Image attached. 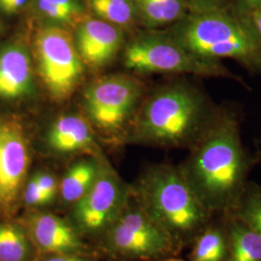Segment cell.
I'll use <instances>...</instances> for the list:
<instances>
[{
	"instance_id": "5bb4252c",
	"label": "cell",
	"mask_w": 261,
	"mask_h": 261,
	"mask_svg": "<svg viewBox=\"0 0 261 261\" xmlns=\"http://www.w3.org/2000/svg\"><path fill=\"white\" fill-rule=\"evenodd\" d=\"M47 143L58 154L75 153L93 146V133L84 117L65 115L53 124L47 134Z\"/></svg>"
},
{
	"instance_id": "7a4b0ae2",
	"label": "cell",
	"mask_w": 261,
	"mask_h": 261,
	"mask_svg": "<svg viewBox=\"0 0 261 261\" xmlns=\"http://www.w3.org/2000/svg\"><path fill=\"white\" fill-rule=\"evenodd\" d=\"M222 112L206 92L192 84L165 85L143 105L136 138L150 145L192 149L214 126Z\"/></svg>"
},
{
	"instance_id": "d4e9b609",
	"label": "cell",
	"mask_w": 261,
	"mask_h": 261,
	"mask_svg": "<svg viewBox=\"0 0 261 261\" xmlns=\"http://www.w3.org/2000/svg\"><path fill=\"white\" fill-rule=\"evenodd\" d=\"M250 25L252 28L261 55V5L252 11L250 16Z\"/></svg>"
},
{
	"instance_id": "8992f818",
	"label": "cell",
	"mask_w": 261,
	"mask_h": 261,
	"mask_svg": "<svg viewBox=\"0 0 261 261\" xmlns=\"http://www.w3.org/2000/svg\"><path fill=\"white\" fill-rule=\"evenodd\" d=\"M101 236L103 250L127 259L156 260L176 256L181 251L133 196L121 214Z\"/></svg>"
},
{
	"instance_id": "ba28073f",
	"label": "cell",
	"mask_w": 261,
	"mask_h": 261,
	"mask_svg": "<svg viewBox=\"0 0 261 261\" xmlns=\"http://www.w3.org/2000/svg\"><path fill=\"white\" fill-rule=\"evenodd\" d=\"M132 191L108 166L100 165L93 185L72 206L71 222L83 235H101L121 214Z\"/></svg>"
},
{
	"instance_id": "83f0119b",
	"label": "cell",
	"mask_w": 261,
	"mask_h": 261,
	"mask_svg": "<svg viewBox=\"0 0 261 261\" xmlns=\"http://www.w3.org/2000/svg\"><path fill=\"white\" fill-rule=\"evenodd\" d=\"M25 3V0H7V7H6V12H15L19 10L20 7L23 6Z\"/></svg>"
},
{
	"instance_id": "7402d4cb",
	"label": "cell",
	"mask_w": 261,
	"mask_h": 261,
	"mask_svg": "<svg viewBox=\"0 0 261 261\" xmlns=\"http://www.w3.org/2000/svg\"><path fill=\"white\" fill-rule=\"evenodd\" d=\"M20 199L22 203L29 208H38L50 203L49 199L40 189L34 176L30 178L23 187Z\"/></svg>"
},
{
	"instance_id": "ac0fdd59",
	"label": "cell",
	"mask_w": 261,
	"mask_h": 261,
	"mask_svg": "<svg viewBox=\"0 0 261 261\" xmlns=\"http://www.w3.org/2000/svg\"><path fill=\"white\" fill-rule=\"evenodd\" d=\"M99 168L100 165L93 160H82L68 169L58 189L64 204L74 205L89 191Z\"/></svg>"
},
{
	"instance_id": "cb8c5ba5",
	"label": "cell",
	"mask_w": 261,
	"mask_h": 261,
	"mask_svg": "<svg viewBox=\"0 0 261 261\" xmlns=\"http://www.w3.org/2000/svg\"><path fill=\"white\" fill-rule=\"evenodd\" d=\"M33 176L36 179L38 185L42 190V192L51 202L56 198V195L58 193V189H59V184L56 178L51 173L46 172V171H40L36 174H34Z\"/></svg>"
},
{
	"instance_id": "484cf974",
	"label": "cell",
	"mask_w": 261,
	"mask_h": 261,
	"mask_svg": "<svg viewBox=\"0 0 261 261\" xmlns=\"http://www.w3.org/2000/svg\"><path fill=\"white\" fill-rule=\"evenodd\" d=\"M36 261H91L83 254H47L40 255Z\"/></svg>"
},
{
	"instance_id": "6da1fadb",
	"label": "cell",
	"mask_w": 261,
	"mask_h": 261,
	"mask_svg": "<svg viewBox=\"0 0 261 261\" xmlns=\"http://www.w3.org/2000/svg\"><path fill=\"white\" fill-rule=\"evenodd\" d=\"M190 150L179 169L196 196L214 215L231 213L257 162L243 144L236 115L223 110L214 126Z\"/></svg>"
},
{
	"instance_id": "7c38bea8",
	"label": "cell",
	"mask_w": 261,
	"mask_h": 261,
	"mask_svg": "<svg viewBox=\"0 0 261 261\" xmlns=\"http://www.w3.org/2000/svg\"><path fill=\"white\" fill-rule=\"evenodd\" d=\"M123 41L118 28L99 19L84 21L76 32L75 46L84 63L99 67L117 54Z\"/></svg>"
},
{
	"instance_id": "ffe728a7",
	"label": "cell",
	"mask_w": 261,
	"mask_h": 261,
	"mask_svg": "<svg viewBox=\"0 0 261 261\" xmlns=\"http://www.w3.org/2000/svg\"><path fill=\"white\" fill-rule=\"evenodd\" d=\"M136 3L150 25L173 22L183 14L182 0H136Z\"/></svg>"
},
{
	"instance_id": "3957f363",
	"label": "cell",
	"mask_w": 261,
	"mask_h": 261,
	"mask_svg": "<svg viewBox=\"0 0 261 261\" xmlns=\"http://www.w3.org/2000/svg\"><path fill=\"white\" fill-rule=\"evenodd\" d=\"M132 196L181 250L191 246L216 216L201 203L179 168L169 165L148 168Z\"/></svg>"
},
{
	"instance_id": "9a60e30c",
	"label": "cell",
	"mask_w": 261,
	"mask_h": 261,
	"mask_svg": "<svg viewBox=\"0 0 261 261\" xmlns=\"http://www.w3.org/2000/svg\"><path fill=\"white\" fill-rule=\"evenodd\" d=\"M191 246L189 261H229V242L224 215H216Z\"/></svg>"
},
{
	"instance_id": "4fadbf2b",
	"label": "cell",
	"mask_w": 261,
	"mask_h": 261,
	"mask_svg": "<svg viewBox=\"0 0 261 261\" xmlns=\"http://www.w3.org/2000/svg\"><path fill=\"white\" fill-rule=\"evenodd\" d=\"M32 63L28 50L10 45L0 51V98L18 99L31 92Z\"/></svg>"
},
{
	"instance_id": "52a82bcc",
	"label": "cell",
	"mask_w": 261,
	"mask_h": 261,
	"mask_svg": "<svg viewBox=\"0 0 261 261\" xmlns=\"http://www.w3.org/2000/svg\"><path fill=\"white\" fill-rule=\"evenodd\" d=\"M35 46L39 74L48 92L58 101L66 100L84 73V61L71 33L63 28H43Z\"/></svg>"
},
{
	"instance_id": "1f68e13d",
	"label": "cell",
	"mask_w": 261,
	"mask_h": 261,
	"mask_svg": "<svg viewBox=\"0 0 261 261\" xmlns=\"http://www.w3.org/2000/svg\"><path fill=\"white\" fill-rule=\"evenodd\" d=\"M256 158H257V162L261 163V151L258 150L257 153H256Z\"/></svg>"
},
{
	"instance_id": "603a6c76",
	"label": "cell",
	"mask_w": 261,
	"mask_h": 261,
	"mask_svg": "<svg viewBox=\"0 0 261 261\" xmlns=\"http://www.w3.org/2000/svg\"><path fill=\"white\" fill-rule=\"evenodd\" d=\"M38 6L40 10L46 14L48 18L56 19L57 21L63 22V23H75L79 21L83 17H80L74 14L71 11L61 8L59 6H56L55 4H51L45 0H39Z\"/></svg>"
},
{
	"instance_id": "9c48e42d",
	"label": "cell",
	"mask_w": 261,
	"mask_h": 261,
	"mask_svg": "<svg viewBox=\"0 0 261 261\" xmlns=\"http://www.w3.org/2000/svg\"><path fill=\"white\" fill-rule=\"evenodd\" d=\"M30 164L25 133L18 122H0V212L10 216L19 203Z\"/></svg>"
},
{
	"instance_id": "5b68a950",
	"label": "cell",
	"mask_w": 261,
	"mask_h": 261,
	"mask_svg": "<svg viewBox=\"0 0 261 261\" xmlns=\"http://www.w3.org/2000/svg\"><path fill=\"white\" fill-rule=\"evenodd\" d=\"M124 63L128 69L139 73L229 79L246 86L242 79L222 62L194 55L172 36L152 33L137 38L126 47Z\"/></svg>"
},
{
	"instance_id": "d6a6232c",
	"label": "cell",
	"mask_w": 261,
	"mask_h": 261,
	"mask_svg": "<svg viewBox=\"0 0 261 261\" xmlns=\"http://www.w3.org/2000/svg\"><path fill=\"white\" fill-rule=\"evenodd\" d=\"M0 29H1V25H0Z\"/></svg>"
},
{
	"instance_id": "44dd1931",
	"label": "cell",
	"mask_w": 261,
	"mask_h": 261,
	"mask_svg": "<svg viewBox=\"0 0 261 261\" xmlns=\"http://www.w3.org/2000/svg\"><path fill=\"white\" fill-rule=\"evenodd\" d=\"M94 12L110 23L125 25L134 18L135 9L129 0H90Z\"/></svg>"
},
{
	"instance_id": "e0dca14e",
	"label": "cell",
	"mask_w": 261,
	"mask_h": 261,
	"mask_svg": "<svg viewBox=\"0 0 261 261\" xmlns=\"http://www.w3.org/2000/svg\"><path fill=\"white\" fill-rule=\"evenodd\" d=\"M36 254L21 223L0 221V261H36Z\"/></svg>"
},
{
	"instance_id": "d6986e66",
	"label": "cell",
	"mask_w": 261,
	"mask_h": 261,
	"mask_svg": "<svg viewBox=\"0 0 261 261\" xmlns=\"http://www.w3.org/2000/svg\"><path fill=\"white\" fill-rule=\"evenodd\" d=\"M229 215L241 220L261 237V187L249 181L237 205Z\"/></svg>"
},
{
	"instance_id": "4316f807",
	"label": "cell",
	"mask_w": 261,
	"mask_h": 261,
	"mask_svg": "<svg viewBox=\"0 0 261 261\" xmlns=\"http://www.w3.org/2000/svg\"><path fill=\"white\" fill-rule=\"evenodd\" d=\"M45 1H47L51 4H55L56 6H59L68 11H71L80 17H83L84 11L76 0H45Z\"/></svg>"
},
{
	"instance_id": "30bf717a",
	"label": "cell",
	"mask_w": 261,
	"mask_h": 261,
	"mask_svg": "<svg viewBox=\"0 0 261 261\" xmlns=\"http://www.w3.org/2000/svg\"><path fill=\"white\" fill-rule=\"evenodd\" d=\"M142 95L134 77L113 75L94 83L85 94V105L95 123L106 130L120 127Z\"/></svg>"
},
{
	"instance_id": "f546056e",
	"label": "cell",
	"mask_w": 261,
	"mask_h": 261,
	"mask_svg": "<svg viewBox=\"0 0 261 261\" xmlns=\"http://www.w3.org/2000/svg\"><path fill=\"white\" fill-rule=\"evenodd\" d=\"M152 261H184L183 259H180V258H177L176 256H168V257H163V258H159V259H156V260H152Z\"/></svg>"
},
{
	"instance_id": "f1b7e54d",
	"label": "cell",
	"mask_w": 261,
	"mask_h": 261,
	"mask_svg": "<svg viewBox=\"0 0 261 261\" xmlns=\"http://www.w3.org/2000/svg\"><path fill=\"white\" fill-rule=\"evenodd\" d=\"M244 3H246L247 6L251 7L252 11L254 9H256L257 7H259L261 5V0H243Z\"/></svg>"
},
{
	"instance_id": "8fae6325",
	"label": "cell",
	"mask_w": 261,
	"mask_h": 261,
	"mask_svg": "<svg viewBox=\"0 0 261 261\" xmlns=\"http://www.w3.org/2000/svg\"><path fill=\"white\" fill-rule=\"evenodd\" d=\"M21 224L25 227L39 256L47 254H83L87 247L83 234L71 221L42 211L27 215Z\"/></svg>"
},
{
	"instance_id": "277c9868",
	"label": "cell",
	"mask_w": 261,
	"mask_h": 261,
	"mask_svg": "<svg viewBox=\"0 0 261 261\" xmlns=\"http://www.w3.org/2000/svg\"><path fill=\"white\" fill-rule=\"evenodd\" d=\"M194 55L206 60L232 59L261 74V55L252 28L217 10L196 14L171 35Z\"/></svg>"
},
{
	"instance_id": "4dcf8cb0",
	"label": "cell",
	"mask_w": 261,
	"mask_h": 261,
	"mask_svg": "<svg viewBox=\"0 0 261 261\" xmlns=\"http://www.w3.org/2000/svg\"><path fill=\"white\" fill-rule=\"evenodd\" d=\"M7 7V0H0V8L6 11Z\"/></svg>"
},
{
	"instance_id": "2e32d148",
	"label": "cell",
	"mask_w": 261,
	"mask_h": 261,
	"mask_svg": "<svg viewBox=\"0 0 261 261\" xmlns=\"http://www.w3.org/2000/svg\"><path fill=\"white\" fill-rule=\"evenodd\" d=\"M229 242V261H261V237L241 220L223 214Z\"/></svg>"
}]
</instances>
